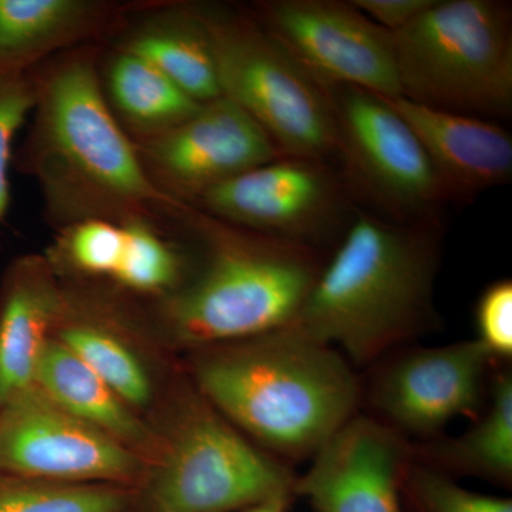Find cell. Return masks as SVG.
I'll use <instances>...</instances> for the list:
<instances>
[{"instance_id": "cell-25", "label": "cell", "mask_w": 512, "mask_h": 512, "mask_svg": "<svg viewBox=\"0 0 512 512\" xmlns=\"http://www.w3.org/2000/svg\"><path fill=\"white\" fill-rule=\"evenodd\" d=\"M403 512H512V500L477 493L421 461H410L402 483Z\"/></svg>"}, {"instance_id": "cell-24", "label": "cell", "mask_w": 512, "mask_h": 512, "mask_svg": "<svg viewBox=\"0 0 512 512\" xmlns=\"http://www.w3.org/2000/svg\"><path fill=\"white\" fill-rule=\"evenodd\" d=\"M119 264L111 278L137 292L173 288L181 275L180 258L140 220L126 221Z\"/></svg>"}, {"instance_id": "cell-6", "label": "cell", "mask_w": 512, "mask_h": 512, "mask_svg": "<svg viewBox=\"0 0 512 512\" xmlns=\"http://www.w3.org/2000/svg\"><path fill=\"white\" fill-rule=\"evenodd\" d=\"M210 36L222 96L268 134L282 157L336 158L328 90L269 35L252 13L194 6Z\"/></svg>"}, {"instance_id": "cell-5", "label": "cell", "mask_w": 512, "mask_h": 512, "mask_svg": "<svg viewBox=\"0 0 512 512\" xmlns=\"http://www.w3.org/2000/svg\"><path fill=\"white\" fill-rule=\"evenodd\" d=\"M392 42L400 97L487 120L512 113L510 2L436 0Z\"/></svg>"}, {"instance_id": "cell-30", "label": "cell", "mask_w": 512, "mask_h": 512, "mask_svg": "<svg viewBox=\"0 0 512 512\" xmlns=\"http://www.w3.org/2000/svg\"><path fill=\"white\" fill-rule=\"evenodd\" d=\"M289 505H291V501L271 500L252 505V507L241 512H286L288 511Z\"/></svg>"}, {"instance_id": "cell-23", "label": "cell", "mask_w": 512, "mask_h": 512, "mask_svg": "<svg viewBox=\"0 0 512 512\" xmlns=\"http://www.w3.org/2000/svg\"><path fill=\"white\" fill-rule=\"evenodd\" d=\"M60 343L72 350L128 406H144L151 399V382L137 356L121 340L90 325L60 330Z\"/></svg>"}, {"instance_id": "cell-3", "label": "cell", "mask_w": 512, "mask_h": 512, "mask_svg": "<svg viewBox=\"0 0 512 512\" xmlns=\"http://www.w3.org/2000/svg\"><path fill=\"white\" fill-rule=\"evenodd\" d=\"M194 221L208 251L200 269L168 302L175 338L208 348L292 325L325 264L322 252L210 214Z\"/></svg>"}, {"instance_id": "cell-2", "label": "cell", "mask_w": 512, "mask_h": 512, "mask_svg": "<svg viewBox=\"0 0 512 512\" xmlns=\"http://www.w3.org/2000/svg\"><path fill=\"white\" fill-rule=\"evenodd\" d=\"M198 392L278 460H311L362 410V377L338 349L295 326L208 346Z\"/></svg>"}, {"instance_id": "cell-14", "label": "cell", "mask_w": 512, "mask_h": 512, "mask_svg": "<svg viewBox=\"0 0 512 512\" xmlns=\"http://www.w3.org/2000/svg\"><path fill=\"white\" fill-rule=\"evenodd\" d=\"M144 157L180 194H202L282 157L268 134L234 101L221 96L170 130L148 137Z\"/></svg>"}, {"instance_id": "cell-12", "label": "cell", "mask_w": 512, "mask_h": 512, "mask_svg": "<svg viewBox=\"0 0 512 512\" xmlns=\"http://www.w3.org/2000/svg\"><path fill=\"white\" fill-rule=\"evenodd\" d=\"M140 470L130 448L66 412L36 384L0 406V473L123 485Z\"/></svg>"}, {"instance_id": "cell-11", "label": "cell", "mask_w": 512, "mask_h": 512, "mask_svg": "<svg viewBox=\"0 0 512 512\" xmlns=\"http://www.w3.org/2000/svg\"><path fill=\"white\" fill-rule=\"evenodd\" d=\"M251 13L325 89L350 86L384 99L402 96L392 33L350 0H265Z\"/></svg>"}, {"instance_id": "cell-18", "label": "cell", "mask_w": 512, "mask_h": 512, "mask_svg": "<svg viewBox=\"0 0 512 512\" xmlns=\"http://www.w3.org/2000/svg\"><path fill=\"white\" fill-rule=\"evenodd\" d=\"M35 384L62 409L109 434L121 444L144 446L148 430L120 399L72 350L50 339L37 365Z\"/></svg>"}, {"instance_id": "cell-28", "label": "cell", "mask_w": 512, "mask_h": 512, "mask_svg": "<svg viewBox=\"0 0 512 512\" xmlns=\"http://www.w3.org/2000/svg\"><path fill=\"white\" fill-rule=\"evenodd\" d=\"M123 248V228L106 218H86L67 235L72 264L93 275L113 276Z\"/></svg>"}, {"instance_id": "cell-8", "label": "cell", "mask_w": 512, "mask_h": 512, "mask_svg": "<svg viewBox=\"0 0 512 512\" xmlns=\"http://www.w3.org/2000/svg\"><path fill=\"white\" fill-rule=\"evenodd\" d=\"M185 407L156 481L161 512L244 511L271 500L293 501L289 464L266 453L200 392Z\"/></svg>"}, {"instance_id": "cell-17", "label": "cell", "mask_w": 512, "mask_h": 512, "mask_svg": "<svg viewBox=\"0 0 512 512\" xmlns=\"http://www.w3.org/2000/svg\"><path fill=\"white\" fill-rule=\"evenodd\" d=\"M413 444V457L447 476L512 485V370L495 367L483 413L456 437Z\"/></svg>"}, {"instance_id": "cell-10", "label": "cell", "mask_w": 512, "mask_h": 512, "mask_svg": "<svg viewBox=\"0 0 512 512\" xmlns=\"http://www.w3.org/2000/svg\"><path fill=\"white\" fill-rule=\"evenodd\" d=\"M198 201L218 220L319 249L338 244L357 204L326 161L279 157L217 185Z\"/></svg>"}, {"instance_id": "cell-27", "label": "cell", "mask_w": 512, "mask_h": 512, "mask_svg": "<svg viewBox=\"0 0 512 512\" xmlns=\"http://www.w3.org/2000/svg\"><path fill=\"white\" fill-rule=\"evenodd\" d=\"M478 345L497 365L512 359V281L497 279L485 286L474 308Z\"/></svg>"}, {"instance_id": "cell-7", "label": "cell", "mask_w": 512, "mask_h": 512, "mask_svg": "<svg viewBox=\"0 0 512 512\" xmlns=\"http://www.w3.org/2000/svg\"><path fill=\"white\" fill-rule=\"evenodd\" d=\"M335 114L336 160L353 201L402 224L440 222L451 202L409 124L384 97L359 87H329Z\"/></svg>"}, {"instance_id": "cell-1", "label": "cell", "mask_w": 512, "mask_h": 512, "mask_svg": "<svg viewBox=\"0 0 512 512\" xmlns=\"http://www.w3.org/2000/svg\"><path fill=\"white\" fill-rule=\"evenodd\" d=\"M440 259V222L402 224L357 205L292 325L369 369L439 328Z\"/></svg>"}, {"instance_id": "cell-4", "label": "cell", "mask_w": 512, "mask_h": 512, "mask_svg": "<svg viewBox=\"0 0 512 512\" xmlns=\"http://www.w3.org/2000/svg\"><path fill=\"white\" fill-rule=\"evenodd\" d=\"M36 170L74 207L131 211L171 198L158 190L101 92L93 64L72 59L37 86Z\"/></svg>"}, {"instance_id": "cell-15", "label": "cell", "mask_w": 512, "mask_h": 512, "mask_svg": "<svg viewBox=\"0 0 512 512\" xmlns=\"http://www.w3.org/2000/svg\"><path fill=\"white\" fill-rule=\"evenodd\" d=\"M390 107L414 131L451 201L510 183L512 137L494 120L431 109L396 97Z\"/></svg>"}, {"instance_id": "cell-9", "label": "cell", "mask_w": 512, "mask_h": 512, "mask_svg": "<svg viewBox=\"0 0 512 512\" xmlns=\"http://www.w3.org/2000/svg\"><path fill=\"white\" fill-rule=\"evenodd\" d=\"M497 366L474 339L406 346L369 367L362 407L410 443H424L451 421L483 413Z\"/></svg>"}, {"instance_id": "cell-19", "label": "cell", "mask_w": 512, "mask_h": 512, "mask_svg": "<svg viewBox=\"0 0 512 512\" xmlns=\"http://www.w3.org/2000/svg\"><path fill=\"white\" fill-rule=\"evenodd\" d=\"M126 50L153 64L197 103L222 96L210 36L194 6L141 29Z\"/></svg>"}, {"instance_id": "cell-22", "label": "cell", "mask_w": 512, "mask_h": 512, "mask_svg": "<svg viewBox=\"0 0 512 512\" xmlns=\"http://www.w3.org/2000/svg\"><path fill=\"white\" fill-rule=\"evenodd\" d=\"M123 485L73 484L0 473V512H128Z\"/></svg>"}, {"instance_id": "cell-29", "label": "cell", "mask_w": 512, "mask_h": 512, "mask_svg": "<svg viewBox=\"0 0 512 512\" xmlns=\"http://www.w3.org/2000/svg\"><path fill=\"white\" fill-rule=\"evenodd\" d=\"M363 15L393 33L406 28L436 0H350Z\"/></svg>"}, {"instance_id": "cell-13", "label": "cell", "mask_w": 512, "mask_h": 512, "mask_svg": "<svg viewBox=\"0 0 512 512\" xmlns=\"http://www.w3.org/2000/svg\"><path fill=\"white\" fill-rule=\"evenodd\" d=\"M413 444L357 413L296 477L295 495L315 512H403L402 483Z\"/></svg>"}, {"instance_id": "cell-16", "label": "cell", "mask_w": 512, "mask_h": 512, "mask_svg": "<svg viewBox=\"0 0 512 512\" xmlns=\"http://www.w3.org/2000/svg\"><path fill=\"white\" fill-rule=\"evenodd\" d=\"M59 305L45 266L36 259L13 266L0 299V406L35 384Z\"/></svg>"}, {"instance_id": "cell-20", "label": "cell", "mask_w": 512, "mask_h": 512, "mask_svg": "<svg viewBox=\"0 0 512 512\" xmlns=\"http://www.w3.org/2000/svg\"><path fill=\"white\" fill-rule=\"evenodd\" d=\"M99 6L82 0H0V70H26L94 28Z\"/></svg>"}, {"instance_id": "cell-26", "label": "cell", "mask_w": 512, "mask_h": 512, "mask_svg": "<svg viewBox=\"0 0 512 512\" xmlns=\"http://www.w3.org/2000/svg\"><path fill=\"white\" fill-rule=\"evenodd\" d=\"M37 84L26 70H0V225L10 201L12 144L36 104Z\"/></svg>"}, {"instance_id": "cell-21", "label": "cell", "mask_w": 512, "mask_h": 512, "mask_svg": "<svg viewBox=\"0 0 512 512\" xmlns=\"http://www.w3.org/2000/svg\"><path fill=\"white\" fill-rule=\"evenodd\" d=\"M109 92L120 116L148 137L178 126L202 106L157 67L128 50L111 63Z\"/></svg>"}]
</instances>
